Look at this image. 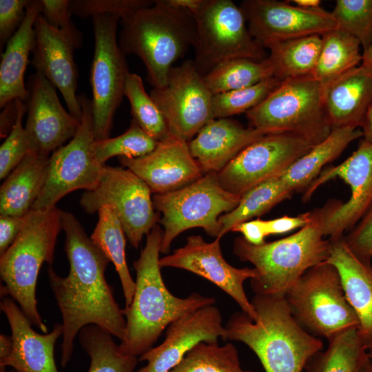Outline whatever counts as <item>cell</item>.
<instances>
[{"label": "cell", "instance_id": "1", "mask_svg": "<svg viewBox=\"0 0 372 372\" xmlns=\"http://www.w3.org/2000/svg\"><path fill=\"white\" fill-rule=\"evenodd\" d=\"M61 225L69 273L61 277L51 265L47 273L62 316L61 364L65 367L73 353L75 338L83 327L98 325L121 341L126 322L105 277L110 260L72 213L61 210Z\"/></svg>", "mask_w": 372, "mask_h": 372}, {"label": "cell", "instance_id": "58", "mask_svg": "<svg viewBox=\"0 0 372 372\" xmlns=\"http://www.w3.org/2000/svg\"><path fill=\"white\" fill-rule=\"evenodd\" d=\"M10 372H17V371H15L14 370H12V371H11Z\"/></svg>", "mask_w": 372, "mask_h": 372}, {"label": "cell", "instance_id": "10", "mask_svg": "<svg viewBox=\"0 0 372 372\" xmlns=\"http://www.w3.org/2000/svg\"><path fill=\"white\" fill-rule=\"evenodd\" d=\"M194 17L193 61L202 76L227 60L246 58L261 61L268 57L249 33L240 6L231 0H205Z\"/></svg>", "mask_w": 372, "mask_h": 372}, {"label": "cell", "instance_id": "51", "mask_svg": "<svg viewBox=\"0 0 372 372\" xmlns=\"http://www.w3.org/2000/svg\"><path fill=\"white\" fill-rule=\"evenodd\" d=\"M177 7L186 10L193 15L198 12L205 3V0H168Z\"/></svg>", "mask_w": 372, "mask_h": 372}, {"label": "cell", "instance_id": "40", "mask_svg": "<svg viewBox=\"0 0 372 372\" xmlns=\"http://www.w3.org/2000/svg\"><path fill=\"white\" fill-rule=\"evenodd\" d=\"M281 82L272 76L251 86L214 94L212 99L214 118H229L246 113L262 102Z\"/></svg>", "mask_w": 372, "mask_h": 372}, {"label": "cell", "instance_id": "13", "mask_svg": "<svg viewBox=\"0 0 372 372\" xmlns=\"http://www.w3.org/2000/svg\"><path fill=\"white\" fill-rule=\"evenodd\" d=\"M83 114L74 136L49 158L43 188L32 210L56 207L66 194L77 190L92 189L98 183L104 165L96 158L91 101L80 96Z\"/></svg>", "mask_w": 372, "mask_h": 372}, {"label": "cell", "instance_id": "53", "mask_svg": "<svg viewBox=\"0 0 372 372\" xmlns=\"http://www.w3.org/2000/svg\"><path fill=\"white\" fill-rule=\"evenodd\" d=\"M361 128L364 138L372 143V107L367 112Z\"/></svg>", "mask_w": 372, "mask_h": 372}, {"label": "cell", "instance_id": "9", "mask_svg": "<svg viewBox=\"0 0 372 372\" xmlns=\"http://www.w3.org/2000/svg\"><path fill=\"white\" fill-rule=\"evenodd\" d=\"M291 313L311 334L327 339L358 328L337 269L326 261L309 269L285 294Z\"/></svg>", "mask_w": 372, "mask_h": 372}, {"label": "cell", "instance_id": "47", "mask_svg": "<svg viewBox=\"0 0 372 372\" xmlns=\"http://www.w3.org/2000/svg\"><path fill=\"white\" fill-rule=\"evenodd\" d=\"M311 218V211L299 214L296 216H284L269 220H265L267 235L287 233L305 226Z\"/></svg>", "mask_w": 372, "mask_h": 372}, {"label": "cell", "instance_id": "31", "mask_svg": "<svg viewBox=\"0 0 372 372\" xmlns=\"http://www.w3.org/2000/svg\"><path fill=\"white\" fill-rule=\"evenodd\" d=\"M322 45L321 35L313 34L270 43L268 56L274 68V76L286 79L311 75Z\"/></svg>", "mask_w": 372, "mask_h": 372}, {"label": "cell", "instance_id": "56", "mask_svg": "<svg viewBox=\"0 0 372 372\" xmlns=\"http://www.w3.org/2000/svg\"><path fill=\"white\" fill-rule=\"evenodd\" d=\"M358 372H372V362L369 360L363 364Z\"/></svg>", "mask_w": 372, "mask_h": 372}, {"label": "cell", "instance_id": "43", "mask_svg": "<svg viewBox=\"0 0 372 372\" xmlns=\"http://www.w3.org/2000/svg\"><path fill=\"white\" fill-rule=\"evenodd\" d=\"M150 0H74L70 1L72 14L81 17L99 14H114L121 19L132 12L153 4Z\"/></svg>", "mask_w": 372, "mask_h": 372}, {"label": "cell", "instance_id": "24", "mask_svg": "<svg viewBox=\"0 0 372 372\" xmlns=\"http://www.w3.org/2000/svg\"><path fill=\"white\" fill-rule=\"evenodd\" d=\"M264 135L234 119L219 118L208 122L188 145L203 174L218 173L242 150Z\"/></svg>", "mask_w": 372, "mask_h": 372}, {"label": "cell", "instance_id": "37", "mask_svg": "<svg viewBox=\"0 0 372 372\" xmlns=\"http://www.w3.org/2000/svg\"><path fill=\"white\" fill-rule=\"evenodd\" d=\"M169 372H251L242 368L235 345L201 342Z\"/></svg>", "mask_w": 372, "mask_h": 372}, {"label": "cell", "instance_id": "21", "mask_svg": "<svg viewBox=\"0 0 372 372\" xmlns=\"http://www.w3.org/2000/svg\"><path fill=\"white\" fill-rule=\"evenodd\" d=\"M25 130L32 152L49 156L76 134L81 121L62 106L56 87L39 72L31 78Z\"/></svg>", "mask_w": 372, "mask_h": 372}, {"label": "cell", "instance_id": "15", "mask_svg": "<svg viewBox=\"0 0 372 372\" xmlns=\"http://www.w3.org/2000/svg\"><path fill=\"white\" fill-rule=\"evenodd\" d=\"M312 147L291 134H265L217 173L218 183L228 192L241 197L256 185L280 176Z\"/></svg>", "mask_w": 372, "mask_h": 372}, {"label": "cell", "instance_id": "52", "mask_svg": "<svg viewBox=\"0 0 372 372\" xmlns=\"http://www.w3.org/2000/svg\"><path fill=\"white\" fill-rule=\"evenodd\" d=\"M13 347L12 336L5 334L0 335V362L5 360L10 355Z\"/></svg>", "mask_w": 372, "mask_h": 372}, {"label": "cell", "instance_id": "49", "mask_svg": "<svg viewBox=\"0 0 372 372\" xmlns=\"http://www.w3.org/2000/svg\"><path fill=\"white\" fill-rule=\"evenodd\" d=\"M231 231L240 232L249 243L259 245L265 243L267 235L265 220L260 218L250 220L235 226Z\"/></svg>", "mask_w": 372, "mask_h": 372}, {"label": "cell", "instance_id": "2", "mask_svg": "<svg viewBox=\"0 0 372 372\" xmlns=\"http://www.w3.org/2000/svg\"><path fill=\"white\" fill-rule=\"evenodd\" d=\"M162 236L163 231L156 225L147 236L139 258L133 262L136 273L134 293L130 305L122 309L126 324L118 346L124 354L141 356L173 321L216 302L198 293L178 298L168 290L159 264Z\"/></svg>", "mask_w": 372, "mask_h": 372}, {"label": "cell", "instance_id": "42", "mask_svg": "<svg viewBox=\"0 0 372 372\" xmlns=\"http://www.w3.org/2000/svg\"><path fill=\"white\" fill-rule=\"evenodd\" d=\"M27 105L19 100L15 123L0 147V178H6L30 152V141L22 121Z\"/></svg>", "mask_w": 372, "mask_h": 372}, {"label": "cell", "instance_id": "26", "mask_svg": "<svg viewBox=\"0 0 372 372\" xmlns=\"http://www.w3.org/2000/svg\"><path fill=\"white\" fill-rule=\"evenodd\" d=\"M332 127H361L372 107V68L360 64L324 88Z\"/></svg>", "mask_w": 372, "mask_h": 372}, {"label": "cell", "instance_id": "30", "mask_svg": "<svg viewBox=\"0 0 372 372\" xmlns=\"http://www.w3.org/2000/svg\"><path fill=\"white\" fill-rule=\"evenodd\" d=\"M328 346L307 362L306 372H358L369 360L359 329L353 328L327 339Z\"/></svg>", "mask_w": 372, "mask_h": 372}, {"label": "cell", "instance_id": "5", "mask_svg": "<svg viewBox=\"0 0 372 372\" xmlns=\"http://www.w3.org/2000/svg\"><path fill=\"white\" fill-rule=\"evenodd\" d=\"M121 23L118 41L121 50L137 56L153 87H163L173 63L192 46L194 15L168 0H155L121 19Z\"/></svg>", "mask_w": 372, "mask_h": 372}, {"label": "cell", "instance_id": "25", "mask_svg": "<svg viewBox=\"0 0 372 372\" xmlns=\"http://www.w3.org/2000/svg\"><path fill=\"white\" fill-rule=\"evenodd\" d=\"M327 262L338 270L345 296L359 320V332L367 344L372 340V266L349 247L344 235L331 239Z\"/></svg>", "mask_w": 372, "mask_h": 372}, {"label": "cell", "instance_id": "18", "mask_svg": "<svg viewBox=\"0 0 372 372\" xmlns=\"http://www.w3.org/2000/svg\"><path fill=\"white\" fill-rule=\"evenodd\" d=\"M220 241V238L207 242L201 236H189L183 247L160 258V266L185 269L208 280L231 297L242 311L255 321L257 314L243 285L247 279L256 278L258 271L254 267L239 269L229 264L222 254Z\"/></svg>", "mask_w": 372, "mask_h": 372}, {"label": "cell", "instance_id": "57", "mask_svg": "<svg viewBox=\"0 0 372 372\" xmlns=\"http://www.w3.org/2000/svg\"><path fill=\"white\" fill-rule=\"evenodd\" d=\"M366 349L368 354V357L370 361L372 362V340L366 344Z\"/></svg>", "mask_w": 372, "mask_h": 372}, {"label": "cell", "instance_id": "16", "mask_svg": "<svg viewBox=\"0 0 372 372\" xmlns=\"http://www.w3.org/2000/svg\"><path fill=\"white\" fill-rule=\"evenodd\" d=\"M335 178L349 185L351 196L346 203L334 199L324 223V236L331 239L349 232L372 205V143L363 138L341 164L322 170L305 189L303 202L309 200L320 185Z\"/></svg>", "mask_w": 372, "mask_h": 372}, {"label": "cell", "instance_id": "6", "mask_svg": "<svg viewBox=\"0 0 372 372\" xmlns=\"http://www.w3.org/2000/svg\"><path fill=\"white\" fill-rule=\"evenodd\" d=\"M62 229L61 210H31L25 216L23 228L9 248L0 257L1 287L3 298L16 301L31 323L47 333L37 309L36 287L44 262L51 265L59 234Z\"/></svg>", "mask_w": 372, "mask_h": 372}, {"label": "cell", "instance_id": "39", "mask_svg": "<svg viewBox=\"0 0 372 372\" xmlns=\"http://www.w3.org/2000/svg\"><path fill=\"white\" fill-rule=\"evenodd\" d=\"M158 143L132 120L130 127L123 134L95 141L94 151L99 162L105 165L107 160L116 156L127 158L145 156L152 152Z\"/></svg>", "mask_w": 372, "mask_h": 372}, {"label": "cell", "instance_id": "14", "mask_svg": "<svg viewBox=\"0 0 372 372\" xmlns=\"http://www.w3.org/2000/svg\"><path fill=\"white\" fill-rule=\"evenodd\" d=\"M167 123L169 136L189 143L211 120L214 94L193 60L173 67L165 85L151 90Z\"/></svg>", "mask_w": 372, "mask_h": 372}, {"label": "cell", "instance_id": "54", "mask_svg": "<svg viewBox=\"0 0 372 372\" xmlns=\"http://www.w3.org/2000/svg\"><path fill=\"white\" fill-rule=\"evenodd\" d=\"M296 6L304 8H320L321 1L320 0H292Z\"/></svg>", "mask_w": 372, "mask_h": 372}, {"label": "cell", "instance_id": "55", "mask_svg": "<svg viewBox=\"0 0 372 372\" xmlns=\"http://www.w3.org/2000/svg\"><path fill=\"white\" fill-rule=\"evenodd\" d=\"M361 64L372 68V40L368 48L362 52Z\"/></svg>", "mask_w": 372, "mask_h": 372}, {"label": "cell", "instance_id": "8", "mask_svg": "<svg viewBox=\"0 0 372 372\" xmlns=\"http://www.w3.org/2000/svg\"><path fill=\"white\" fill-rule=\"evenodd\" d=\"M240 198L222 187L216 172L177 190L154 194V207L162 214L160 223L164 227L161 253L169 251L173 240L192 228H203L210 236L219 238L220 216L233 210Z\"/></svg>", "mask_w": 372, "mask_h": 372}, {"label": "cell", "instance_id": "45", "mask_svg": "<svg viewBox=\"0 0 372 372\" xmlns=\"http://www.w3.org/2000/svg\"><path fill=\"white\" fill-rule=\"evenodd\" d=\"M29 0H0L1 50L21 25Z\"/></svg>", "mask_w": 372, "mask_h": 372}, {"label": "cell", "instance_id": "34", "mask_svg": "<svg viewBox=\"0 0 372 372\" xmlns=\"http://www.w3.org/2000/svg\"><path fill=\"white\" fill-rule=\"evenodd\" d=\"M293 192L280 176L267 180L244 194L238 205L219 218L221 231L219 238L242 223L260 216L279 203L289 198Z\"/></svg>", "mask_w": 372, "mask_h": 372}, {"label": "cell", "instance_id": "23", "mask_svg": "<svg viewBox=\"0 0 372 372\" xmlns=\"http://www.w3.org/2000/svg\"><path fill=\"white\" fill-rule=\"evenodd\" d=\"M1 310L10 324L13 342L12 351L0 362L1 372L7 366L17 372H59L54 356V345L63 335L62 324L44 334L32 328V323L21 309L10 298H3Z\"/></svg>", "mask_w": 372, "mask_h": 372}, {"label": "cell", "instance_id": "22", "mask_svg": "<svg viewBox=\"0 0 372 372\" xmlns=\"http://www.w3.org/2000/svg\"><path fill=\"white\" fill-rule=\"evenodd\" d=\"M118 161L140 177L154 194L177 190L204 175L192 156L188 143L172 136L159 141L145 156L119 157Z\"/></svg>", "mask_w": 372, "mask_h": 372}, {"label": "cell", "instance_id": "33", "mask_svg": "<svg viewBox=\"0 0 372 372\" xmlns=\"http://www.w3.org/2000/svg\"><path fill=\"white\" fill-rule=\"evenodd\" d=\"M97 213L98 222L90 238L114 264L121 282L125 307H127L132 301L135 281L131 276L126 261V235L110 206L102 207Z\"/></svg>", "mask_w": 372, "mask_h": 372}, {"label": "cell", "instance_id": "11", "mask_svg": "<svg viewBox=\"0 0 372 372\" xmlns=\"http://www.w3.org/2000/svg\"><path fill=\"white\" fill-rule=\"evenodd\" d=\"M120 17L99 14L92 17L94 52L90 70L91 100L95 141L110 138L115 112L130 72L117 39Z\"/></svg>", "mask_w": 372, "mask_h": 372}, {"label": "cell", "instance_id": "7", "mask_svg": "<svg viewBox=\"0 0 372 372\" xmlns=\"http://www.w3.org/2000/svg\"><path fill=\"white\" fill-rule=\"evenodd\" d=\"M265 134L288 133L316 145L331 134L324 87L312 75L282 81L258 105L245 113Z\"/></svg>", "mask_w": 372, "mask_h": 372}, {"label": "cell", "instance_id": "48", "mask_svg": "<svg viewBox=\"0 0 372 372\" xmlns=\"http://www.w3.org/2000/svg\"><path fill=\"white\" fill-rule=\"evenodd\" d=\"M25 216H0V255L12 244L21 231Z\"/></svg>", "mask_w": 372, "mask_h": 372}, {"label": "cell", "instance_id": "32", "mask_svg": "<svg viewBox=\"0 0 372 372\" xmlns=\"http://www.w3.org/2000/svg\"><path fill=\"white\" fill-rule=\"evenodd\" d=\"M322 45L312 76L324 88L362 63L360 43L349 33L335 29L321 35Z\"/></svg>", "mask_w": 372, "mask_h": 372}, {"label": "cell", "instance_id": "12", "mask_svg": "<svg viewBox=\"0 0 372 372\" xmlns=\"http://www.w3.org/2000/svg\"><path fill=\"white\" fill-rule=\"evenodd\" d=\"M152 193L147 184L130 169L105 165L96 185L85 191L79 203L91 214L103 206H110L130 243L137 249L159 218V214L154 211Z\"/></svg>", "mask_w": 372, "mask_h": 372}, {"label": "cell", "instance_id": "19", "mask_svg": "<svg viewBox=\"0 0 372 372\" xmlns=\"http://www.w3.org/2000/svg\"><path fill=\"white\" fill-rule=\"evenodd\" d=\"M34 32L32 64L59 90L69 112L81 121L83 110L76 94L78 73L74 59V50L81 42L80 32L53 28L40 14L35 22Z\"/></svg>", "mask_w": 372, "mask_h": 372}, {"label": "cell", "instance_id": "20", "mask_svg": "<svg viewBox=\"0 0 372 372\" xmlns=\"http://www.w3.org/2000/svg\"><path fill=\"white\" fill-rule=\"evenodd\" d=\"M225 336L221 313L214 304L185 313L167 327L161 344L139 357L147 363L136 372H169L198 343H218Z\"/></svg>", "mask_w": 372, "mask_h": 372}, {"label": "cell", "instance_id": "41", "mask_svg": "<svg viewBox=\"0 0 372 372\" xmlns=\"http://www.w3.org/2000/svg\"><path fill=\"white\" fill-rule=\"evenodd\" d=\"M331 13L338 28L355 38L364 51L372 40V0H337Z\"/></svg>", "mask_w": 372, "mask_h": 372}, {"label": "cell", "instance_id": "35", "mask_svg": "<svg viewBox=\"0 0 372 372\" xmlns=\"http://www.w3.org/2000/svg\"><path fill=\"white\" fill-rule=\"evenodd\" d=\"M203 76L214 95L251 86L274 76V68L269 57L261 61L237 58L218 64Z\"/></svg>", "mask_w": 372, "mask_h": 372}, {"label": "cell", "instance_id": "29", "mask_svg": "<svg viewBox=\"0 0 372 372\" xmlns=\"http://www.w3.org/2000/svg\"><path fill=\"white\" fill-rule=\"evenodd\" d=\"M362 136V130L355 127H333L328 137L293 163L280 176L281 179L293 193L305 190L327 163L336 159L351 142Z\"/></svg>", "mask_w": 372, "mask_h": 372}, {"label": "cell", "instance_id": "17", "mask_svg": "<svg viewBox=\"0 0 372 372\" xmlns=\"http://www.w3.org/2000/svg\"><path fill=\"white\" fill-rule=\"evenodd\" d=\"M254 40L265 49L270 43L324 33L338 28L322 8H304L277 0H245L240 6Z\"/></svg>", "mask_w": 372, "mask_h": 372}, {"label": "cell", "instance_id": "28", "mask_svg": "<svg viewBox=\"0 0 372 372\" xmlns=\"http://www.w3.org/2000/svg\"><path fill=\"white\" fill-rule=\"evenodd\" d=\"M49 156L30 151L6 178L0 188V215L24 216L45 183Z\"/></svg>", "mask_w": 372, "mask_h": 372}, {"label": "cell", "instance_id": "3", "mask_svg": "<svg viewBox=\"0 0 372 372\" xmlns=\"http://www.w3.org/2000/svg\"><path fill=\"white\" fill-rule=\"evenodd\" d=\"M251 303L257 319L234 313L225 327V340L246 344L265 372H302L309 360L323 349L320 338L294 318L285 296L255 293Z\"/></svg>", "mask_w": 372, "mask_h": 372}, {"label": "cell", "instance_id": "36", "mask_svg": "<svg viewBox=\"0 0 372 372\" xmlns=\"http://www.w3.org/2000/svg\"><path fill=\"white\" fill-rule=\"evenodd\" d=\"M112 336L94 324L79 331V342L90 360L87 372H134L138 358L123 353Z\"/></svg>", "mask_w": 372, "mask_h": 372}, {"label": "cell", "instance_id": "38", "mask_svg": "<svg viewBox=\"0 0 372 372\" xmlns=\"http://www.w3.org/2000/svg\"><path fill=\"white\" fill-rule=\"evenodd\" d=\"M124 96L130 104L132 120L149 136L158 142L169 136L163 114L145 92L143 80L138 74L130 72L127 74Z\"/></svg>", "mask_w": 372, "mask_h": 372}, {"label": "cell", "instance_id": "27", "mask_svg": "<svg viewBox=\"0 0 372 372\" xmlns=\"http://www.w3.org/2000/svg\"><path fill=\"white\" fill-rule=\"evenodd\" d=\"M41 1H30L25 18L14 34L6 44L0 63V107L14 100L28 101L29 92L24 75L35 41L34 25L41 13Z\"/></svg>", "mask_w": 372, "mask_h": 372}, {"label": "cell", "instance_id": "50", "mask_svg": "<svg viewBox=\"0 0 372 372\" xmlns=\"http://www.w3.org/2000/svg\"><path fill=\"white\" fill-rule=\"evenodd\" d=\"M19 100L7 104L1 114V137L8 136L11 132L17 117Z\"/></svg>", "mask_w": 372, "mask_h": 372}, {"label": "cell", "instance_id": "4", "mask_svg": "<svg viewBox=\"0 0 372 372\" xmlns=\"http://www.w3.org/2000/svg\"><path fill=\"white\" fill-rule=\"evenodd\" d=\"M333 199L311 211V220L286 238L255 245L243 237L234 240L233 251L258 271L251 279L255 293L285 296L289 289L310 268L327 261L331 240L324 239V223Z\"/></svg>", "mask_w": 372, "mask_h": 372}, {"label": "cell", "instance_id": "44", "mask_svg": "<svg viewBox=\"0 0 372 372\" xmlns=\"http://www.w3.org/2000/svg\"><path fill=\"white\" fill-rule=\"evenodd\" d=\"M346 243L359 258L372 260V205L356 225L344 235Z\"/></svg>", "mask_w": 372, "mask_h": 372}, {"label": "cell", "instance_id": "46", "mask_svg": "<svg viewBox=\"0 0 372 372\" xmlns=\"http://www.w3.org/2000/svg\"><path fill=\"white\" fill-rule=\"evenodd\" d=\"M41 16L49 25L65 31L76 30L70 19V1L41 0Z\"/></svg>", "mask_w": 372, "mask_h": 372}]
</instances>
